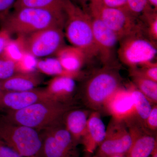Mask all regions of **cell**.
<instances>
[{
    "mask_svg": "<svg viewBox=\"0 0 157 157\" xmlns=\"http://www.w3.org/2000/svg\"><path fill=\"white\" fill-rule=\"evenodd\" d=\"M65 21L66 14L64 11L25 8L9 13L1 22L2 28L10 34L26 36L52 28L63 29Z\"/></svg>",
    "mask_w": 157,
    "mask_h": 157,
    "instance_id": "cell-1",
    "label": "cell"
},
{
    "mask_svg": "<svg viewBox=\"0 0 157 157\" xmlns=\"http://www.w3.org/2000/svg\"><path fill=\"white\" fill-rule=\"evenodd\" d=\"M122 86V78L117 67L105 65L86 79L82 90V100L90 109L100 112L104 110L109 98Z\"/></svg>",
    "mask_w": 157,
    "mask_h": 157,
    "instance_id": "cell-2",
    "label": "cell"
},
{
    "mask_svg": "<svg viewBox=\"0 0 157 157\" xmlns=\"http://www.w3.org/2000/svg\"><path fill=\"white\" fill-rule=\"evenodd\" d=\"M63 9L66 14L64 34L68 41L83 51L88 60L98 56L89 13L71 0H64Z\"/></svg>",
    "mask_w": 157,
    "mask_h": 157,
    "instance_id": "cell-3",
    "label": "cell"
},
{
    "mask_svg": "<svg viewBox=\"0 0 157 157\" xmlns=\"http://www.w3.org/2000/svg\"><path fill=\"white\" fill-rule=\"evenodd\" d=\"M73 108L72 104L49 100L36 103L17 111L8 112L5 119L41 132L63 120L64 115Z\"/></svg>",
    "mask_w": 157,
    "mask_h": 157,
    "instance_id": "cell-4",
    "label": "cell"
},
{
    "mask_svg": "<svg viewBox=\"0 0 157 157\" xmlns=\"http://www.w3.org/2000/svg\"><path fill=\"white\" fill-rule=\"evenodd\" d=\"M0 140L23 157H39L40 133L36 129L6 120L0 121Z\"/></svg>",
    "mask_w": 157,
    "mask_h": 157,
    "instance_id": "cell-5",
    "label": "cell"
},
{
    "mask_svg": "<svg viewBox=\"0 0 157 157\" xmlns=\"http://www.w3.org/2000/svg\"><path fill=\"white\" fill-rule=\"evenodd\" d=\"M88 13L90 15L99 17L117 35L120 40L141 30L138 17H135L125 8L105 7L102 5L101 0H96L89 4Z\"/></svg>",
    "mask_w": 157,
    "mask_h": 157,
    "instance_id": "cell-6",
    "label": "cell"
},
{
    "mask_svg": "<svg viewBox=\"0 0 157 157\" xmlns=\"http://www.w3.org/2000/svg\"><path fill=\"white\" fill-rule=\"evenodd\" d=\"M42 146L39 157H78L79 151L76 142L63 120L39 132Z\"/></svg>",
    "mask_w": 157,
    "mask_h": 157,
    "instance_id": "cell-7",
    "label": "cell"
},
{
    "mask_svg": "<svg viewBox=\"0 0 157 157\" xmlns=\"http://www.w3.org/2000/svg\"><path fill=\"white\" fill-rule=\"evenodd\" d=\"M119 43V58L130 68L152 61L156 55V43L149 40L141 30L123 37Z\"/></svg>",
    "mask_w": 157,
    "mask_h": 157,
    "instance_id": "cell-8",
    "label": "cell"
},
{
    "mask_svg": "<svg viewBox=\"0 0 157 157\" xmlns=\"http://www.w3.org/2000/svg\"><path fill=\"white\" fill-rule=\"evenodd\" d=\"M63 30L52 28L23 36L25 52L36 57L56 55L65 45Z\"/></svg>",
    "mask_w": 157,
    "mask_h": 157,
    "instance_id": "cell-9",
    "label": "cell"
},
{
    "mask_svg": "<svg viewBox=\"0 0 157 157\" xmlns=\"http://www.w3.org/2000/svg\"><path fill=\"white\" fill-rule=\"evenodd\" d=\"M132 142L133 137L125 123L112 118L106 128L105 138L98 147L96 155L98 157L125 155Z\"/></svg>",
    "mask_w": 157,
    "mask_h": 157,
    "instance_id": "cell-10",
    "label": "cell"
},
{
    "mask_svg": "<svg viewBox=\"0 0 157 157\" xmlns=\"http://www.w3.org/2000/svg\"><path fill=\"white\" fill-rule=\"evenodd\" d=\"M90 16L98 56L104 66L113 64L116 48L119 42V38L99 17L94 15Z\"/></svg>",
    "mask_w": 157,
    "mask_h": 157,
    "instance_id": "cell-11",
    "label": "cell"
},
{
    "mask_svg": "<svg viewBox=\"0 0 157 157\" xmlns=\"http://www.w3.org/2000/svg\"><path fill=\"white\" fill-rule=\"evenodd\" d=\"M133 137L126 157H150L157 148V135L135 120L125 123Z\"/></svg>",
    "mask_w": 157,
    "mask_h": 157,
    "instance_id": "cell-12",
    "label": "cell"
},
{
    "mask_svg": "<svg viewBox=\"0 0 157 157\" xmlns=\"http://www.w3.org/2000/svg\"><path fill=\"white\" fill-rule=\"evenodd\" d=\"M53 100L44 89H34L26 91L0 90V107L8 112L17 111L36 103Z\"/></svg>",
    "mask_w": 157,
    "mask_h": 157,
    "instance_id": "cell-13",
    "label": "cell"
},
{
    "mask_svg": "<svg viewBox=\"0 0 157 157\" xmlns=\"http://www.w3.org/2000/svg\"><path fill=\"white\" fill-rule=\"evenodd\" d=\"M104 110L116 121L126 123L135 119V104L131 85L127 88L122 86L113 94L107 101Z\"/></svg>",
    "mask_w": 157,
    "mask_h": 157,
    "instance_id": "cell-14",
    "label": "cell"
},
{
    "mask_svg": "<svg viewBox=\"0 0 157 157\" xmlns=\"http://www.w3.org/2000/svg\"><path fill=\"white\" fill-rule=\"evenodd\" d=\"M106 134V128L101 119L100 112L92 111L88 118L86 129L80 143L89 154L94 153L103 142Z\"/></svg>",
    "mask_w": 157,
    "mask_h": 157,
    "instance_id": "cell-15",
    "label": "cell"
},
{
    "mask_svg": "<svg viewBox=\"0 0 157 157\" xmlns=\"http://www.w3.org/2000/svg\"><path fill=\"white\" fill-rule=\"evenodd\" d=\"M75 79L67 76H56L51 79L45 90L55 101L72 104L76 88Z\"/></svg>",
    "mask_w": 157,
    "mask_h": 157,
    "instance_id": "cell-16",
    "label": "cell"
},
{
    "mask_svg": "<svg viewBox=\"0 0 157 157\" xmlns=\"http://www.w3.org/2000/svg\"><path fill=\"white\" fill-rule=\"evenodd\" d=\"M56 55L65 70L76 74H83L81 71V68L89 60L83 51L73 45H64Z\"/></svg>",
    "mask_w": 157,
    "mask_h": 157,
    "instance_id": "cell-17",
    "label": "cell"
},
{
    "mask_svg": "<svg viewBox=\"0 0 157 157\" xmlns=\"http://www.w3.org/2000/svg\"><path fill=\"white\" fill-rule=\"evenodd\" d=\"M41 79L35 73H15L10 78L0 81V90L21 92L31 90L41 83Z\"/></svg>",
    "mask_w": 157,
    "mask_h": 157,
    "instance_id": "cell-18",
    "label": "cell"
},
{
    "mask_svg": "<svg viewBox=\"0 0 157 157\" xmlns=\"http://www.w3.org/2000/svg\"><path fill=\"white\" fill-rule=\"evenodd\" d=\"M90 110L72 108L65 113L63 121L74 140L80 143L86 129Z\"/></svg>",
    "mask_w": 157,
    "mask_h": 157,
    "instance_id": "cell-19",
    "label": "cell"
},
{
    "mask_svg": "<svg viewBox=\"0 0 157 157\" xmlns=\"http://www.w3.org/2000/svg\"><path fill=\"white\" fill-rule=\"evenodd\" d=\"M132 97L135 104V120L145 127V122L152 108V104L133 83L131 84Z\"/></svg>",
    "mask_w": 157,
    "mask_h": 157,
    "instance_id": "cell-20",
    "label": "cell"
},
{
    "mask_svg": "<svg viewBox=\"0 0 157 157\" xmlns=\"http://www.w3.org/2000/svg\"><path fill=\"white\" fill-rule=\"evenodd\" d=\"M36 67L41 73L49 76H67L74 79L82 76V74L72 73L65 70L56 58L39 60L37 61Z\"/></svg>",
    "mask_w": 157,
    "mask_h": 157,
    "instance_id": "cell-21",
    "label": "cell"
},
{
    "mask_svg": "<svg viewBox=\"0 0 157 157\" xmlns=\"http://www.w3.org/2000/svg\"><path fill=\"white\" fill-rule=\"evenodd\" d=\"M140 29L144 35L152 42L156 43L157 13L156 9L150 7L138 17Z\"/></svg>",
    "mask_w": 157,
    "mask_h": 157,
    "instance_id": "cell-22",
    "label": "cell"
},
{
    "mask_svg": "<svg viewBox=\"0 0 157 157\" xmlns=\"http://www.w3.org/2000/svg\"><path fill=\"white\" fill-rule=\"evenodd\" d=\"M64 0H16L14 10L25 8L48 9L63 11Z\"/></svg>",
    "mask_w": 157,
    "mask_h": 157,
    "instance_id": "cell-23",
    "label": "cell"
},
{
    "mask_svg": "<svg viewBox=\"0 0 157 157\" xmlns=\"http://www.w3.org/2000/svg\"><path fill=\"white\" fill-rule=\"evenodd\" d=\"M133 84L153 105L157 103V82L139 76H131Z\"/></svg>",
    "mask_w": 157,
    "mask_h": 157,
    "instance_id": "cell-24",
    "label": "cell"
},
{
    "mask_svg": "<svg viewBox=\"0 0 157 157\" xmlns=\"http://www.w3.org/2000/svg\"><path fill=\"white\" fill-rule=\"evenodd\" d=\"M25 52L23 36H17L16 39H11L9 41L1 56L17 63L22 59Z\"/></svg>",
    "mask_w": 157,
    "mask_h": 157,
    "instance_id": "cell-25",
    "label": "cell"
},
{
    "mask_svg": "<svg viewBox=\"0 0 157 157\" xmlns=\"http://www.w3.org/2000/svg\"><path fill=\"white\" fill-rule=\"evenodd\" d=\"M130 76H139L157 82V63L152 61L146 62L129 70Z\"/></svg>",
    "mask_w": 157,
    "mask_h": 157,
    "instance_id": "cell-26",
    "label": "cell"
},
{
    "mask_svg": "<svg viewBox=\"0 0 157 157\" xmlns=\"http://www.w3.org/2000/svg\"><path fill=\"white\" fill-rule=\"evenodd\" d=\"M37 61L36 57L25 52L22 59L16 63L17 72L33 73L35 70L37 69Z\"/></svg>",
    "mask_w": 157,
    "mask_h": 157,
    "instance_id": "cell-27",
    "label": "cell"
},
{
    "mask_svg": "<svg viewBox=\"0 0 157 157\" xmlns=\"http://www.w3.org/2000/svg\"><path fill=\"white\" fill-rule=\"evenodd\" d=\"M16 72V63L0 56V80L10 78Z\"/></svg>",
    "mask_w": 157,
    "mask_h": 157,
    "instance_id": "cell-28",
    "label": "cell"
},
{
    "mask_svg": "<svg viewBox=\"0 0 157 157\" xmlns=\"http://www.w3.org/2000/svg\"><path fill=\"white\" fill-rule=\"evenodd\" d=\"M151 7L147 0H127L126 9L137 17Z\"/></svg>",
    "mask_w": 157,
    "mask_h": 157,
    "instance_id": "cell-29",
    "label": "cell"
},
{
    "mask_svg": "<svg viewBox=\"0 0 157 157\" xmlns=\"http://www.w3.org/2000/svg\"><path fill=\"white\" fill-rule=\"evenodd\" d=\"M145 128L147 130L156 134L157 130V106L155 104L147 119L145 124Z\"/></svg>",
    "mask_w": 157,
    "mask_h": 157,
    "instance_id": "cell-30",
    "label": "cell"
},
{
    "mask_svg": "<svg viewBox=\"0 0 157 157\" xmlns=\"http://www.w3.org/2000/svg\"><path fill=\"white\" fill-rule=\"evenodd\" d=\"M16 0H0V21L9 14L10 9L13 7Z\"/></svg>",
    "mask_w": 157,
    "mask_h": 157,
    "instance_id": "cell-31",
    "label": "cell"
},
{
    "mask_svg": "<svg viewBox=\"0 0 157 157\" xmlns=\"http://www.w3.org/2000/svg\"><path fill=\"white\" fill-rule=\"evenodd\" d=\"M0 157H23L0 140Z\"/></svg>",
    "mask_w": 157,
    "mask_h": 157,
    "instance_id": "cell-32",
    "label": "cell"
},
{
    "mask_svg": "<svg viewBox=\"0 0 157 157\" xmlns=\"http://www.w3.org/2000/svg\"><path fill=\"white\" fill-rule=\"evenodd\" d=\"M101 2L105 7L126 9L127 0H101Z\"/></svg>",
    "mask_w": 157,
    "mask_h": 157,
    "instance_id": "cell-33",
    "label": "cell"
},
{
    "mask_svg": "<svg viewBox=\"0 0 157 157\" xmlns=\"http://www.w3.org/2000/svg\"><path fill=\"white\" fill-rule=\"evenodd\" d=\"M11 34L5 29H0V56L2 54L6 45L11 40Z\"/></svg>",
    "mask_w": 157,
    "mask_h": 157,
    "instance_id": "cell-34",
    "label": "cell"
},
{
    "mask_svg": "<svg viewBox=\"0 0 157 157\" xmlns=\"http://www.w3.org/2000/svg\"><path fill=\"white\" fill-rule=\"evenodd\" d=\"M73 2L88 12V5L86 0H71Z\"/></svg>",
    "mask_w": 157,
    "mask_h": 157,
    "instance_id": "cell-35",
    "label": "cell"
},
{
    "mask_svg": "<svg viewBox=\"0 0 157 157\" xmlns=\"http://www.w3.org/2000/svg\"><path fill=\"white\" fill-rule=\"evenodd\" d=\"M148 3L155 9H156L157 8V0H147Z\"/></svg>",
    "mask_w": 157,
    "mask_h": 157,
    "instance_id": "cell-36",
    "label": "cell"
},
{
    "mask_svg": "<svg viewBox=\"0 0 157 157\" xmlns=\"http://www.w3.org/2000/svg\"><path fill=\"white\" fill-rule=\"evenodd\" d=\"M150 157H157V148L155 150Z\"/></svg>",
    "mask_w": 157,
    "mask_h": 157,
    "instance_id": "cell-37",
    "label": "cell"
},
{
    "mask_svg": "<svg viewBox=\"0 0 157 157\" xmlns=\"http://www.w3.org/2000/svg\"><path fill=\"white\" fill-rule=\"evenodd\" d=\"M111 157H126L125 155H115Z\"/></svg>",
    "mask_w": 157,
    "mask_h": 157,
    "instance_id": "cell-38",
    "label": "cell"
},
{
    "mask_svg": "<svg viewBox=\"0 0 157 157\" xmlns=\"http://www.w3.org/2000/svg\"><path fill=\"white\" fill-rule=\"evenodd\" d=\"M86 2L88 3V2L90 3L91 2H94V1H96V0H86Z\"/></svg>",
    "mask_w": 157,
    "mask_h": 157,
    "instance_id": "cell-39",
    "label": "cell"
},
{
    "mask_svg": "<svg viewBox=\"0 0 157 157\" xmlns=\"http://www.w3.org/2000/svg\"><path fill=\"white\" fill-rule=\"evenodd\" d=\"M98 157V156L96 155V156H93V157Z\"/></svg>",
    "mask_w": 157,
    "mask_h": 157,
    "instance_id": "cell-40",
    "label": "cell"
}]
</instances>
